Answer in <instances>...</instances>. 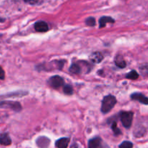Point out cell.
I'll use <instances>...</instances> for the list:
<instances>
[{"mask_svg": "<svg viewBox=\"0 0 148 148\" xmlns=\"http://www.w3.org/2000/svg\"><path fill=\"white\" fill-rule=\"evenodd\" d=\"M116 103V98L114 96L111 94L106 96L102 101V105H101L102 113L106 114L111 111L113 107L115 106Z\"/></svg>", "mask_w": 148, "mask_h": 148, "instance_id": "cell-1", "label": "cell"}, {"mask_svg": "<svg viewBox=\"0 0 148 148\" xmlns=\"http://www.w3.org/2000/svg\"><path fill=\"white\" fill-rule=\"evenodd\" d=\"M0 108H10L14 111H20L22 110V106L17 102L12 101H2L0 100Z\"/></svg>", "mask_w": 148, "mask_h": 148, "instance_id": "cell-2", "label": "cell"}, {"mask_svg": "<svg viewBox=\"0 0 148 148\" xmlns=\"http://www.w3.org/2000/svg\"><path fill=\"white\" fill-rule=\"evenodd\" d=\"M121 123L126 128H130L133 120V113L132 112H121L120 114Z\"/></svg>", "mask_w": 148, "mask_h": 148, "instance_id": "cell-3", "label": "cell"}, {"mask_svg": "<svg viewBox=\"0 0 148 148\" xmlns=\"http://www.w3.org/2000/svg\"><path fill=\"white\" fill-rule=\"evenodd\" d=\"M48 83L53 88L59 89L64 85V81L63 78L59 75H53L49 78Z\"/></svg>", "mask_w": 148, "mask_h": 148, "instance_id": "cell-4", "label": "cell"}, {"mask_svg": "<svg viewBox=\"0 0 148 148\" xmlns=\"http://www.w3.org/2000/svg\"><path fill=\"white\" fill-rule=\"evenodd\" d=\"M35 30L38 32H46L49 30V26H48L47 23L43 20H40V21H37L34 25Z\"/></svg>", "mask_w": 148, "mask_h": 148, "instance_id": "cell-5", "label": "cell"}, {"mask_svg": "<svg viewBox=\"0 0 148 148\" xmlns=\"http://www.w3.org/2000/svg\"><path fill=\"white\" fill-rule=\"evenodd\" d=\"M132 100H137L144 104H148V98L141 93H133L131 95Z\"/></svg>", "mask_w": 148, "mask_h": 148, "instance_id": "cell-6", "label": "cell"}, {"mask_svg": "<svg viewBox=\"0 0 148 148\" xmlns=\"http://www.w3.org/2000/svg\"><path fill=\"white\" fill-rule=\"evenodd\" d=\"M90 59L93 63H100L103 59V55L99 52H95L90 56Z\"/></svg>", "mask_w": 148, "mask_h": 148, "instance_id": "cell-7", "label": "cell"}, {"mask_svg": "<svg viewBox=\"0 0 148 148\" xmlns=\"http://www.w3.org/2000/svg\"><path fill=\"white\" fill-rule=\"evenodd\" d=\"M11 143L12 140L8 133H4L0 135V145H4V146H8V145H11Z\"/></svg>", "mask_w": 148, "mask_h": 148, "instance_id": "cell-8", "label": "cell"}, {"mask_svg": "<svg viewBox=\"0 0 148 148\" xmlns=\"http://www.w3.org/2000/svg\"><path fill=\"white\" fill-rule=\"evenodd\" d=\"M69 142V139L67 137H63L58 139L56 142V147L58 148H66Z\"/></svg>", "mask_w": 148, "mask_h": 148, "instance_id": "cell-9", "label": "cell"}, {"mask_svg": "<svg viewBox=\"0 0 148 148\" xmlns=\"http://www.w3.org/2000/svg\"><path fill=\"white\" fill-rule=\"evenodd\" d=\"M115 22V20L111 17H108V16H103V17H101V19L99 20V27L101 28H104L106 26L107 23H114Z\"/></svg>", "mask_w": 148, "mask_h": 148, "instance_id": "cell-10", "label": "cell"}, {"mask_svg": "<svg viewBox=\"0 0 148 148\" xmlns=\"http://www.w3.org/2000/svg\"><path fill=\"white\" fill-rule=\"evenodd\" d=\"M101 139L100 137H95L88 142V148H98L101 145Z\"/></svg>", "mask_w": 148, "mask_h": 148, "instance_id": "cell-11", "label": "cell"}, {"mask_svg": "<svg viewBox=\"0 0 148 148\" xmlns=\"http://www.w3.org/2000/svg\"><path fill=\"white\" fill-rule=\"evenodd\" d=\"M49 142V139L47 137H39L37 139L36 143L40 148H47Z\"/></svg>", "mask_w": 148, "mask_h": 148, "instance_id": "cell-12", "label": "cell"}, {"mask_svg": "<svg viewBox=\"0 0 148 148\" xmlns=\"http://www.w3.org/2000/svg\"><path fill=\"white\" fill-rule=\"evenodd\" d=\"M115 63L116 66H118L120 68H125L127 63H126L125 60L123 59L121 56H117L115 59Z\"/></svg>", "mask_w": 148, "mask_h": 148, "instance_id": "cell-13", "label": "cell"}, {"mask_svg": "<svg viewBox=\"0 0 148 148\" xmlns=\"http://www.w3.org/2000/svg\"><path fill=\"white\" fill-rule=\"evenodd\" d=\"M69 71L74 74H79L81 73V67L78 64L74 63L69 68Z\"/></svg>", "mask_w": 148, "mask_h": 148, "instance_id": "cell-14", "label": "cell"}, {"mask_svg": "<svg viewBox=\"0 0 148 148\" xmlns=\"http://www.w3.org/2000/svg\"><path fill=\"white\" fill-rule=\"evenodd\" d=\"M127 78L131 80H136L139 78V74L136 71H132L127 74L126 75Z\"/></svg>", "mask_w": 148, "mask_h": 148, "instance_id": "cell-15", "label": "cell"}, {"mask_svg": "<svg viewBox=\"0 0 148 148\" xmlns=\"http://www.w3.org/2000/svg\"><path fill=\"white\" fill-rule=\"evenodd\" d=\"M119 148H133V143L130 141H124L119 145Z\"/></svg>", "mask_w": 148, "mask_h": 148, "instance_id": "cell-16", "label": "cell"}, {"mask_svg": "<svg viewBox=\"0 0 148 148\" xmlns=\"http://www.w3.org/2000/svg\"><path fill=\"white\" fill-rule=\"evenodd\" d=\"M63 91L64 94H69V95L73 94V89H72V87L70 85H65L64 86Z\"/></svg>", "mask_w": 148, "mask_h": 148, "instance_id": "cell-17", "label": "cell"}, {"mask_svg": "<svg viewBox=\"0 0 148 148\" xmlns=\"http://www.w3.org/2000/svg\"><path fill=\"white\" fill-rule=\"evenodd\" d=\"M111 128H112V130L113 131H114V133H115V135H119L121 133V130L117 127L116 122H114V123H113L112 126H111Z\"/></svg>", "mask_w": 148, "mask_h": 148, "instance_id": "cell-18", "label": "cell"}, {"mask_svg": "<svg viewBox=\"0 0 148 148\" xmlns=\"http://www.w3.org/2000/svg\"><path fill=\"white\" fill-rule=\"evenodd\" d=\"M95 23H96V22H95V18L92 17H88V18H87L86 20H85V23H86L88 26H94L95 25Z\"/></svg>", "mask_w": 148, "mask_h": 148, "instance_id": "cell-19", "label": "cell"}, {"mask_svg": "<svg viewBox=\"0 0 148 148\" xmlns=\"http://www.w3.org/2000/svg\"><path fill=\"white\" fill-rule=\"evenodd\" d=\"M25 3L29 4H31V5H33V4H36L38 2L39 0H23Z\"/></svg>", "mask_w": 148, "mask_h": 148, "instance_id": "cell-20", "label": "cell"}, {"mask_svg": "<svg viewBox=\"0 0 148 148\" xmlns=\"http://www.w3.org/2000/svg\"><path fill=\"white\" fill-rule=\"evenodd\" d=\"M5 78V73L3 68L0 66V80H4Z\"/></svg>", "mask_w": 148, "mask_h": 148, "instance_id": "cell-21", "label": "cell"}, {"mask_svg": "<svg viewBox=\"0 0 148 148\" xmlns=\"http://www.w3.org/2000/svg\"><path fill=\"white\" fill-rule=\"evenodd\" d=\"M140 68H141L142 70H148V63H145L143 64V65H141L140 66Z\"/></svg>", "mask_w": 148, "mask_h": 148, "instance_id": "cell-22", "label": "cell"}]
</instances>
